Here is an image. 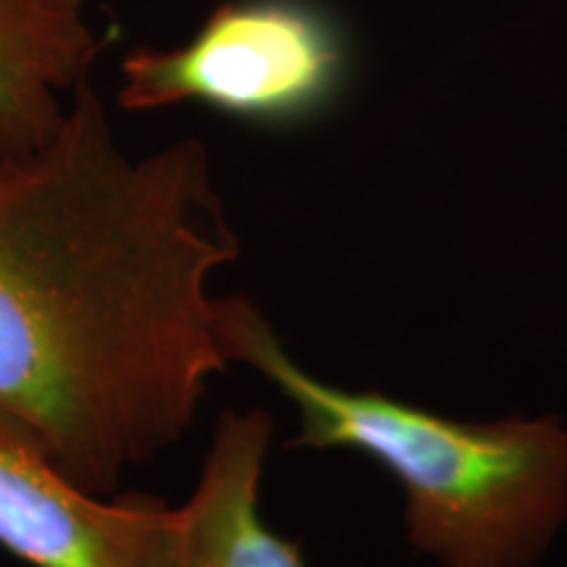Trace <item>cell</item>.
Here are the masks:
<instances>
[{
	"label": "cell",
	"instance_id": "1",
	"mask_svg": "<svg viewBox=\"0 0 567 567\" xmlns=\"http://www.w3.org/2000/svg\"><path fill=\"white\" fill-rule=\"evenodd\" d=\"M237 255L208 147L130 155L84 80L51 140L0 153V417L118 494L229 368L208 281Z\"/></svg>",
	"mask_w": 567,
	"mask_h": 567
},
{
	"label": "cell",
	"instance_id": "2",
	"mask_svg": "<svg viewBox=\"0 0 567 567\" xmlns=\"http://www.w3.org/2000/svg\"><path fill=\"white\" fill-rule=\"evenodd\" d=\"M229 363H245L300 413L289 446L352 450L405 488L410 544L439 567H534L567 523V429L555 417L463 423L310 375L247 297H216Z\"/></svg>",
	"mask_w": 567,
	"mask_h": 567
},
{
	"label": "cell",
	"instance_id": "3",
	"mask_svg": "<svg viewBox=\"0 0 567 567\" xmlns=\"http://www.w3.org/2000/svg\"><path fill=\"white\" fill-rule=\"evenodd\" d=\"M344 55L331 24L295 0L226 3L172 51L137 48L122 63L118 105L172 109L200 101L231 116L287 124L334 97Z\"/></svg>",
	"mask_w": 567,
	"mask_h": 567
},
{
	"label": "cell",
	"instance_id": "4",
	"mask_svg": "<svg viewBox=\"0 0 567 567\" xmlns=\"http://www.w3.org/2000/svg\"><path fill=\"white\" fill-rule=\"evenodd\" d=\"M179 507L147 494L97 496L63 476L0 417V547L34 567H174Z\"/></svg>",
	"mask_w": 567,
	"mask_h": 567
},
{
	"label": "cell",
	"instance_id": "5",
	"mask_svg": "<svg viewBox=\"0 0 567 567\" xmlns=\"http://www.w3.org/2000/svg\"><path fill=\"white\" fill-rule=\"evenodd\" d=\"M271 436L268 410H224L200 481L179 507L174 567H305L300 547L274 534L258 509Z\"/></svg>",
	"mask_w": 567,
	"mask_h": 567
},
{
	"label": "cell",
	"instance_id": "6",
	"mask_svg": "<svg viewBox=\"0 0 567 567\" xmlns=\"http://www.w3.org/2000/svg\"><path fill=\"white\" fill-rule=\"evenodd\" d=\"M101 51L87 0H0V153L53 137Z\"/></svg>",
	"mask_w": 567,
	"mask_h": 567
}]
</instances>
